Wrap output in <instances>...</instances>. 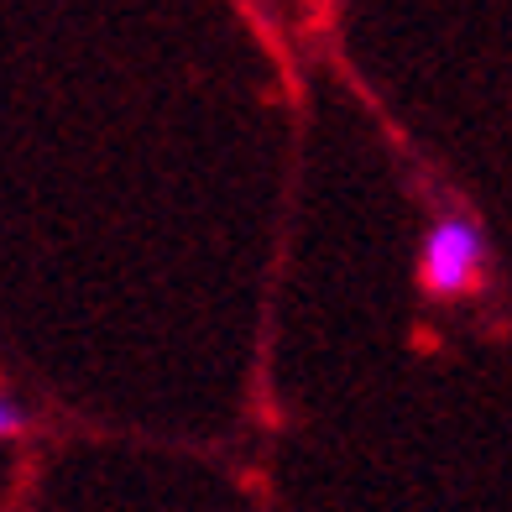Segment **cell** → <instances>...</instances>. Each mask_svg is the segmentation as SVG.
I'll use <instances>...</instances> for the list:
<instances>
[{
    "mask_svg": "<svg viewBox=\"0 0 512 512\" xmlns=\"http://www.w3.org/2000/svg\"><path fill=\"white\" fill-rule=\"evenodd\" d=\"M486 272V236L465 215H439L418 246V283L429 298H465Z\"/></svg>",
    "mask_w": 512,
    "mask_h": 512,
    "instance_id": "1",
    "label": "cell"
},
{
    "mask_svg": "<svg viewBox=\"0 0 512 512\" xmlns=\"http://www.w3.org/2000/svg\"><path fill=\"white\" fill-rule=\"evenodd\" d=\"M21 429H27V413H21V403L0 387V439H16Z\"/></svg>",
    "mask_w": 512,
    "mask_h": 512,
    "instance_id": "2",
    "label": "cell"
}]
</instances>
